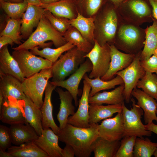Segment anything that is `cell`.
I'll return each instance as SVG.
<instances>
[{"mask_svg": "<svg viewBox=\"0 0 157 157\" xmlns=\"http://www.w3.org/2000/svg\"><path fill=\"white\" fill-rule=\"evenodd\" d=\"M88 128L76 126L67 123L58 134L59 140L73 148L75 156L89 157L93 145L99 137L97 123L90 124Z\"/></svg>", "mask_w": 157, "mask_h": 157, "instance_id": "6da1fadb", "label": "cell"}, {"mask_svg": "<svg viewBox=\"0 0 157 157\" xmlns=\"http://www.w3.org/2000/svg\"><path fill=\"white\" fill-rule=\"evenodd\" d=\"M67 43L63 35L53 27L43 15L36 29L27 40L13 49L29 50L37 46L44 48L51 46L53 44L58 48Z\"/></svg>", "mask_w": 157, "mask_h": 157, "instance_id": "7a4b0ae2", "label": "cell"}, {"mask_svg": "<svg viewBox=\"0 0 157 157\" xmlns=\"http://www.w3.org/2000/svg\"><path fill=\"white\" fill-rule=\"evenodd\" d=\"M138 25L126 22L120 16L114 44L117 48L127 53L135 54L143 45L145 29Z\"/></svg>", "mask_w": 157, "mask_h": 157, "instance_id": "3957f363", "label": "cell"}, {"mask_svg": "<svg viewBox=\"0 0 157 157\" xmlns=\"http://www.w3.org/2000/svg\"><path fill=\"white\" fill-rule=\"evenodd\" d=\"M119 19L114 6L106 7L95 18V40L100 45L114 44Z\"/></svg>", "mask_w": 157, "mask_h": 157, "instance_id": "277c9868", "label": "cell"}, {"mask_svg": "<svg viewBox=\"0 0 157 157\" xmlns=\"http://www.w3.org/2000/svg\"><path fill=\"white\" fill-rule=\"evenodd\" d=\"M86 54L78 50L75 46L62 55L53 63L51 68L52 81H63L73 74L84 61Z\"/></svg>", "mask_w": 157, "mask_h": 157, "instance_id": "5b68a950", "label": "cell"}, {"mask_svg": "<svg viewBox=\"0 0 157 157\" xmlns=\"http://www.w3.org/2000/svg\"><path fill=\"white\" fill-rule=\"evenodd\" d=\"M117 9L120 17L128 22L140 26L153 21L151 7L144 0H127Z\"/></svg>", "mask_w": 157, "mask_h": 157, "instance_id": "8992f818", "label": "cell"}, {"mask_svg": "<svg viewBox=\"0 0 157 157\" xmlns=\"http://www.w3.org/2000/svg\"><path fill=\"white\" fill-rule=\"evenodd\" d=\"M132 107L129 110L124 102L122 104L124 126L123 137L134 136L142 138L151 135V131L147 130L142 122L141 118L143 115V110L136 104L133 98L131 99Z\"/></svg>", "mask_w": 157, "mask_h": 157, "instance_id": "52a82bcc", "label": "cell"}, {"mask_svg": "<svg viewBox=\"0 0 157 157\" xmlns=\"http://www.w3.org/2000/svg\"><path fill=\"white\" fill-rule=\"evenodd\" d=\"M52 77L51 68L45 69L22 82V91L37 106L41 108L43 103V96L49 80Z\"/></svg>", "mask_w": 157, "mask_h": 157, "instance_id": "ba28073f", "label": "cell"}, {"mask_svg": "<svg viewBox=\"0 0 157 157\" xmlns=\"http://www.w3.org/2000/svg\"><path fill=\"white\" fill-rule=\"evenodd\" d=\"M12 56L17 61L25 78L30 77L43 69L51 68L53 64L46 59L35 56L28 50H14Z\"/></svg>", "mask_w": 157, "mask_h": 157, "instance_id": "9c48e42d", "label": "cell"}, {"mask_svg": "<svg viewBox=\"0 0 157 157\" xmlns=\"http://www.w3.org/2000/svg\"><path fill=\"white\" fill-rule=\"evenodd\" d=\"M91 62L92 69L88 76L90 78H101L108 71L111 60L110 44L100 45L95 40L93 47L84 56Z\"/></svg>", "mask_w": 157, "mask_h": 157, "instance_id": "30bf717a", "label": "cell"}, {"mask_svg": "<svg viewBox=\"0 0 157 157\" xmlns=\"http://www.w3.org/2000/svg\"><path fill=\"white\" fill-rule=\"evenodd\" d=\"M141 51L135 54L133 61L127 67L115 74V75L119 76L123 81V95L127 103L130 101L132 91L136 87L138 81L146 72L141 64Z\"/></svg>", "mask_w": 157, "mask_h": 157, "instance_id": "8fae6325", "label": "cell"}, {"mask_svg": "<svg viewBox=\"0 0 157 157\" xmlns=\"http://www.w3.org/2000/svg\"><path fill=\"white\" fill-rule=\"evenodd\" d=\"M2 122L10 125L27 123L24 110L23 100L9 98L5 101L0 110Z\"/></svg>", "mask_w": 157, "mask_h": 157, "instance_id": "7c38bea8", "label": "cell"}, {"mask_svg": "<svg viewBox=\"0 0 157 157\" xmlns=\"http://www.w3.org/2000/svg\"><path fill=\"white\" fill-rule=\"evenodd\" d=\"M92 69V64L88 58L67 79L61 81L50 82L55 86L64 88L68 91L72 96L75 105L77 106L79 103L77 96L79 93V84L84 75L86 73L91 72Z\"/></svg>", "mask_w": 157, "mask_h": 157, "instance_id": "4fadbf2b", "label": "cell"}, {"mask_svg": "<svg viewBox=\"0 0 157 157\" xmlns=\"http://www.w3.org/2000/svg\"><path fill=\"white\" fill-rule=\"evenodd\" d=\"M91 89L89 83L84 79L83 92L78 109L74 115L69 117L67 123L83 128H88L90 126L89 121V98Z\"/></svg>", "mask_w": 157, "mask_h": 157, "instance_id": "5bb4252c", "label": "cell"}, {"mask_svg": "<svg viewBox=\"0 0 157 157\" xmlns=\"http://www.w3.org/2000/svg\"><path fill=\"white\" fill-rule=\"evenodd\" d=\"M99 136L110 140H120L123 137L124 126L122 112L113 117L104 119L98 124Z\"/></svg>", "mask_w": 157, "mask_h": 157, "instance_id": "9a60e30c", "label": "cell"}, {"mask_svg": "<svg viewBox=\"0 0 157 157\" xmlns=\"http://www.w3.org/2000/svg\"><path fill=\"white\" fill-rule=\"evenodd\" d=\"M110 47L111 60L108 71L101 78L104 81L112 79L117 72L127 67L132 62L136 54L122 52L113 44H110Z\"/></svg>", "mask_w": 157, "mask_h": 157, "instance_id": "2e32d148", "label": "cell"}, {"mask_svg": "<svg viewBox=\"0 0 157 157\" xmlns=\"http://www.w3.org/2000/svg\"><path fill=\"white\" fill-rule=\"evenodd\" d=\"M45 9L37 6L28 4L24 14L21 27L22 39H27L32 33L34 28L37 27Z\"/></svg>", "mask_w": 157, "mask_h": 157, "instance_id": "e0dca14e", "label": "cell"}, {"mask_svg": "<svg viewBox=\"0 0 157 157\" xmlns=\"http://www.w3.org/2000/svg\"><path fill=\"white\" fill-rule=\"evenodd\" d=\"M58 135L50 128L43 129L42 134L33 142L49 157H62L61 149L58 145Z\"/></svg>", "mask_w": 157, "mask_h": 157, "instance_id": "ac0fdd59", "label": "cell"}, {"mask_svg": "<svg viewBox=\"0 0 157 157\" xmlns=\"http://www.w3.org/2000/svg\"><path fill=\"white\" fill-rule=\"evenodd\" d=\"M131 95L137 99V105L143 111L145 123L149 124L153 120L157 122L156 113L157 102L156 100L136 87L132 91Z\"/></svg>", "mask_w": 157, "mask_h": 157, "instance_id": "d6986e66", "label": "cell"}, {"mask_svg": "<svg viewBox=\"0 0 157 157\" xmlns=\"http://www.w3.org/2000/svg\"><path fill=\"white\" fill-rule=\"evenodd\" d=\"M56 86L49 81L45 90V97L43 104L40 108L42 115V124L43 129L50 128L57 135L60 130L56 124L53 115V105L51 96L53 91Z\"/></svg>", "mask_w": 157, "mask_h": 157, "instance_id": "ffe728a7", "label": "cell"}, {"mask_svg": "<svg viewBox=\"0 0 157 157\" xmlns=\"http://www.w3.org/2000/svg\"><path fill=\"white\" fill-rule=\"evenodd\" d=\"M0 92L5 100L13 98L23 100L26 95L22 91V82L15 77L0 71Z\"/></svg>", "mask_w": 157, "mask_h": 157, "instance_id": "44dd1931", "label": "cell"}, {"mask_svg": "<svg viewBox=\"0 0 157 157\" xmlns=\"http://www.w3.org/2000/svg\"><path fill=\"white\" fill-rule=\"evenodd\" d=\"M40 6L55 15L69 20L75 18L77 15L75 0H59L48 4L42 3Z\"/></svg>", "mask_w": 157, "mask_h": 157, "instance_id": "7402d4cb", "label": "cell"}, {"mask_svg": "<svg viewBox=\"0 0 157 157\" xmlns=\"http://www.w3.org/2000/svg\"><path fill=\"white\" fill-rule=\"evenodd\" d=\"M56 90L60 101L59 110L57 115L60 130L67 124L69 116L74 114L75 108L72 104L73 97L68 91H64L59 88H57Z\"/></svg>", "mask_w": 157, "mask_h": 157, "instance_id": "603a6c76", "label": "cell"}, {"mask_svg": "<svg viewBox=\"0 0 157 157\" xmlns=\"http://www.w3.org/2000/svg\"><path fill=\"white\" fill-rule=\"evenodd\" d=\"M10 125L9 128L12 142L15 145L33 141L38 137L35 129L28 123Z\"/></svg>", "mask_w": 157, "mask_h": 157, "instance_id": "cb8c5ba5", "label": "cell"}, {"mask_svg": "<svg viewBox=\"0 0 157 157\" xmlns=\"http://www.w3.org/2000/svg\"><path fill=\"white\" fill-rule=\"evenodd\" d=\"M0 71L15 77L22 82L25 78L17 61L10 54L8 45L0 49Z\"/></svg>", "mask_w": 157, "mask_h": 157, "instance_id": "d4e9b609", "label": "cell"}, {"mask_svg": "<svg viewBox=\"0 0 157 157\" xmlns=\"http://www.w3.org/2000/svg\"><path fill=\"white\" fill-rule=\"evenodd\" d=\"M124 84L120 85L110 91L98 92L89 97L90 104L114 105L122 104L124 99L123 95Z\"/></svg>", "mask_w": 157, "mask_h": 157, "instance_id": "484cf974", "label": "cell"}, {"mask_svg": "<svg viewBox=\"0 0 157 157\" xmlns=\"http://www.w3.org/2000/svg\"><path fill=\"white\" fill-rule=\"evenodd\" d=\"M122 104L106 106L90 104V124L97 123L102 120L112 117L115 113L122 112Z\"/></svg>", "mask_w": 157, "mask_h": 157, "instance_id": "4316f807", "label": "cell"}, {"mask_svg": "<svg viewBox=\"0 0 157 157\" xmlns=\"http://www.w3.org/2000/svg\"><path fill=\"white\" fill-rule=\"evenodd\" d=\"M23 107L27 123L34 128L38 135H40L43 130L40 108L26 96L23 100Z\"/></svg>", "mask_w": 157, "mask_h": 157, "instance_id": "83f0119b", "label": "cell"}, {"mask_svg": "<svg viewBox=\"0 0 157 157\" xmlns=\"http://www.w3.org/2000/svg\"><path fill=\"white\" fill-rule=\"evenodd\" d=\"M94 20L93 17H85L78 12L76 17L69 20V22L72 26L77 29L88 41L94 45L95 29Z\"/></svg>", "mask_w": 157, "mask_h": 157, "instance_id": "f1b7e54d", "label": "cell"}, {"mask_svg": "<svg viewBox=\"0 0 157 157\" xmlns=\"http://www.w3.org/2000/svg\"><path fill=\"white\" fill-rule=\"evenodd\" d=\"M152 25L145 29L144 47L141 51L140 60H145L152 55L157 47V20L153 17Z\"/></svg>", "mask_w": 157, "mask_h": 157, "instance_id": "f546056e", "label": "cell"}, {"mask_svg": "<svg viewBox=\"0 0 157 157\" xmlns=\"http://www.w3.org/2000/svg\"><path fill=\"white\" fill-rule=\"evenodd\" d=\"M7 151L13 157H49L33 141L19 145L11 146L7 149Z\"/></svg>", "mask_w": 157, "mask_h": 157, "instance_id": "4dcf8cb0", "label": "cell"}, {"mask_svg": "<svg viewBox=\"0 0 157 157\" xmlns=\"http://www.w3.org/2000/svg\"><path fill=\"white\" fill-rule=\"evenodd\" d=\"M120 144L119 140L110 141L99 137L93 147L94 157H115Z\"/></svg>", "mask_w": 157, "mask_h": 157, "instance_id": "1f68e13d", "label": "cell"}, {"mask_svg": "<svg viewBox=\"0 0 157 157\" xmlns=\"http://www.w3.org/2000/svg\"><path fill=\"white\" fill-rule=\"evenodd\" d=\"M116 76L110 80L104 81L100 77L90 78L86 74L83 78L88 82L91 86L89 97L93 96L101 90L115 88L116 85L124 84L122 78L118 75Z\"/></svg>", "mask_w": 157, "mask_h": 157, "instance_id": "d6a6232c", "label": "cell"}, {"mask_svg": "<svg viewBox=\"0 0 157 157\" xmlns=\"http://www.w3.org/2000/svg\"><path fill=\"white\" fill-rule=\"evenodd\" d=\"M66 41L74 44L79 51L87 53L93 48L94 45L87 40L74 27L71 26L63 34Z\"/></svg>", "mask_w": 157, "mask_h": 157, "instance_id": "836d02e7", "label": "cell"}, {"mask_svg": "<svg viewBox=\"0 0 157 157\" xmlns=\"http://www.w3.org/2000/svg\"><path fill=\"white\" fill-rule=\"evenodd\" d=\"M75 46L69 42L64 45L55 49L48 47L40 50L37 47L30 49V51L35 55H38L53 63L65 52L67 51Z\"/></svg>", "mask_w": 157, "mask_h": 157, "instance_id": "e575fe53", "label": "cell"}, {"mask_svg": "<svg viewBox=\"0 0 157 157\" xmlns=\"http://www.w3.org/2000/svg\"><path fill=\"white\" fill-rule=\"evenodd\" d=\"M136 88L153 98L157 101V75L146 72L138 81Z\"/></svg>", "mask_w": 157, "mask_h": 157, "instance_id": "d590c367", "label": "cell"}, {"mask_svg": "<svg viewBox=\"0 0 157 157\" xmlns=\"http://www.w3.org/2000/svg\"><path fill=\"white\" fill-rule=\"evenodd\" d=\"M157 147V143L148 138H137L134 146L133 154L135 157H150Z\"/></svg>", "mask_w": 157, "mask_h": 157, "instance_id": "8d00e7d4", "label": "cell"}, {"mask_svg": "<svg viewBox=\"0 0 157 157\" xmlns=\"http://www.w3.org/2000/svg\"><path fill=\"white\" fill-rule=\"evenodd\" d=\"M22 22V18L14 19L9 17L6 27L0 33V36H8L13 40L14 43L21 44L22 39L21 32Z\"/></svg>", "mask_w": 157, "mask_h": 157, "instance_id": "74e56055", "label": "cell"}, {"mask_svg": "<svg viewBox=\"0 0 157 157\" xmlns=\"http://www.w3.org/2000/svg\"><path fill=\"white\" fill-rule=\"evenodd\" d=\"M0 6L9 17L14 19L22 18L26 10L28 3L24 1L18 3L0 0Z\"/></svg>", "mask_w": 157, "mask_h": 157, "instance_id": "f35d334b", "label": "cell"}, {"mask_svg": "<svg viewBox=\"0 0 157 157\" xmlns=\"http://www.w3.org/2000/svg\"><path fill=\"white\" fill-rule=\"evenodd\" d=\"M103 0H75L78 12L86 17H93L98 12Z\"/></svg>", "mask_w": 157, "mask_h": 157, "instance_id": "ab89813d", "label": "cell"}, {"mask_svg": "<svg viewBox=\"0 0 157 157\" xmlns=\"http://www.w3.org/2000/svg\"><path fill=\"white\" fill-rule=\"evenodd\" d=\"M43 15L53 27L63 35L71 26L69 19L55 15L47 10L45 9Z\"/></svg>", "mask_w": 157, "mask_h": 157, "instance_id": "60d3db41", "label": "cell"}, {"mask_svg": "<svg viewBox=\"0 0 157 157\" xmlns=\"http://www.w3.org/2000/svg\"><path fill=\"white\" fill-rule=\"evenodd\" d=\"M137 137L125 136L120 142V145L115 157H133V150Z\"/></svg>", "mask_w": 157, "mask_h": 157, "instance_id": "b9f144b4", "label": "cell"}, {"mask_svg": "<svg viewBox=\"0 0 157 157\" xmlns=\"http://www.w3.org/2000/svg\"><path fill=\"white\" fill-rule=\"evenodd\" d=\"M12 143L9 128L0 125V149L4 150L10 147Z\"/></svg>", "mask_w": 157, "mask_h": 157, "instance_id": "7bdbcfd3", "label": "cell"}, {"mask_svg": "<svg viewBox=\"0 0 157 157\" xmlns=\"http://www.w3.org/2000/svg\"><path fill=\"white\" fill-rule=\"evenodd\" d=\"M140 63L145 72L157 75V58L154 55H152L147 60H141Z\"/></svg>", "mask_w": 157, "mask_h": 157, "instance_id": "ee69618b", "label": "cell"}, {"mask_svg": "<svg viewBox=\"0 0 157 157\" xmlns=\"http://www.w3.org/2000/svg\"><path fill=\"white\" fill-rule=\"evenodd\" d=\"M62 157H74L75 156L74 150L70 145L66 144L61 151Z\"/></svg>", "mask_w": 157, "mask_h": 157, "instance_id": "f6af8a7d", "label": "cell"}, {"mask_svg": "<svg viewBox=\"0 0 157 157\" xmlns=\"http://www.w3.org/2000/svg\"><path fill=\"white\" fill-rule=\"evenodd\" d=\"M14 43L13 40L10 37L6 35L0 36V49L6 45L10 44L12 46Z\"/></svg>", "mask_w": 157, "mask_h": 157, "instance_id": "bcb514c9", "label": "cell"}, {"mask_svg": "<svg viewBox=\"0 0 157 157\" xmlns=\"http://www.w3.org/2000/svg\"><path fill=\"white\" fill-rule=\"evenodd\" d=\"M152 9L153 17L157 20V0H148Z\"/></svg>", "mask_w": 157, "mask_h": 157, "instance_id": "7dc6e473", "label": "cell"}, {"mask_svg": "<svg viewBox=\"0 0 157 157\" xmlns=\"http://www.w3.org/2000/svg\"><path fill=\"white\" fill-rule=\"evenodd\" d=\"M146 129L157 134V125L154 124L153 122L144 125Z\"/></svg>", "mask_w": 157, "mask_h": 157, "instance_id": "c3c4849f", "label": "cell"}, {"mask_svg": "<svg viewBox=\"0 0 157 157\" xmlns=\"http://www.w3.org/2000/svg\"><path fill=\"white\" fill-rule=\"evenodd\" d=\"M113 4L114 6L117 9L124 2L127 0H109Z\"/></svg>", "mask_w": 157, "mask_h": 157, "instance_id": "681fc988", "label": "cell"}, {"mask_svg": "<svg viewBox=\"0 0 157 157\" xmlns=\"http://www.w3.org/2000/svg\"><path fill=\"white\" fill-rule=\"evenodd\" d=\"M24 1L27 2L28 4L39 6H40L42 3L40 0H24Z\"/></svg>", "mask_w": 157, "mask_h": 157, "instance_id": "f907efd6", "label": "cell"}, {"mask_svg": "<svg viewBox=\"0 0 157 157\" xmlns=\"http://www.w3.org/2000/svg\"><path fill=\"white\" fill-rule=\"evenodd\" d=\"M0 157H13L7 151L0 149Z\"/></svg>", "mask_w": 157, "mask_h": 157, "instance_id": "816d5d0a", "label": "cell"}, {"mask_svg": "<svg viewBox=\"0 0 157 157\" xmlns=\"http://www.w3.org/2000/svg\"><path fill=\"white\" fill-rule=\"evenodd\" d=\"M5 101V98L2 93L0 92V110Z\"/></svg>", "mask_w": 157, "mask_h": 157, "instance_id": "f5cc1de1", "label": "cell"}, {"mask_svg": "<svg viewBox=\"0 0 157 157\" xmlns=\"http://www.w3.org/2000/svg\"><path fill=\"white\" fill-rule=\"evenodd\" d=\"M59 0H40L42 3L48 4L57 1Z\"/></svg>", "mask_w": 157, "mask_h": 157, "instance_id": "db71d44e", "label": "cell"}, {"mask_svg": "<svg viewBox=\"0 0 157 157\" xmlns=\"http://www.w3.org/2000/svg\"><path fill=\"white\" fill-rule=\"evenodd\" d=\"M10 2L13 3H18L23 2L24 0H9Z\"/></svg>", "mask_w": 157, "mask_h": 157, "instance_id": "11a10c76", "label": "cell"}, {"mask_svg": "<svg viewBox=\"0 0 157 157\" xmlns=\"http://www.w3.org/2000/svg\"><path fill=\"white\" fill-rule=\"evenodd\" d=\"M153 155L155 157H157V147L155 149Z\"/></svg>", "mask_w": 157, "mask_h": 157, "instance_id": "9f6ffc18", "label": "cell"}, {"mask_svg": "<svg viewBox=\"0 0 157 157\" xmlns=\"http://www.w3.org/2000/svg\"><path fill=\"white\" fill-rule=\"evenodd\" d=\"M153 55H154L157 58V47L154 52Z\"/></svg>", "mask_w": 157, "mask_h": 157, "instance_id": "6f0895ef", "label": "cell"}, {"mask_svg": "<svg viewBox=\"0 0 157 157\" xmlns=\"http://www.w3.org/2000/svg\"><path fill=\"white\" fill-rule=\"evenodd\" d=\"M1 0L3 1H5L10 2V1L9 0Z\"/></svg>", "mask_w": 157, "mask_h": 157, "instance_id": "680465c9", "label": "cell"}, {"mask_svg": "<svg viewBox=\"0 0 157 157\" xmlns=\"http://www.w3.org/2000/svg\"><path fill=\"white\" fill-rule=\"evenodd\" d=\"M156 114H157V109H156Z\"/></svg>", "mask_w": 157, "mask_h": 157, "instance_id": "91938a15", "label": "cell"}]
</instances>
